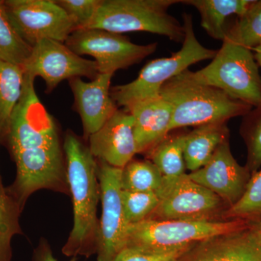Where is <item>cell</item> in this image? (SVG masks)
Listing matches in <instances>:
<instances>
[{
  "instance_id": "obj_1",
  "label": "cell",
  "mask_w": 261,
  "mask_h": 261,
  "mask_svg": "<svg viewBox=\"0 0 261 261\" xmlns=\"http://www.w3.org/2000/svg\"><path fill=\"white\" fill-rule=\"evenodd\" d=\"M34 80L24 74L21 97L3 137L16 165L15 181L7 188L23 209L39 190L70 194L58 126L39 100Z\"/></svg>"
},
{
  "instance_id": "obj_2",
  "label": "cell",
  "mask_w": 261,
  "mask_h": 261,
  "mask_svg": "<svg viewBox=\"0 0 261 261\" xmlns=\"http://www.w3.org/2000/svg\"><path fill=\"white\" fill-rule=\"evenodd\" d=\"M63 147L73 202V226L62 252L67 257H89L97 250V210L100 200L97 161L88 146L73 132H67Z\"/></svg>"
},
{
  "instance_id": "obj_3",
  "label": "cell",
  "mask_w": 261,
  "mask_h": 261,
  "mask_svg": "<svg viewBox=\"0 0 261 261\" xmlns=\"http://www.w3.org/2000/svg\"><path fill=\"white\" fill-rule=\"evenodd\" d=\"M159 94L172 108L170 132L226 122L252 109L250 105L232 99L221 89L200 82L189 69L168 81Z\"/></svg>"
},
{
  "instance_id": "obj_4",
  "label": "cell",
  "mask_w": 261,
  "mask_h": 261,
  "mask_svg": "<svg viewBox=\"0 0 261 261\" xmlns=\"http://www.w3.org/2000/svg\"><path fill=\"white\" fill-rule=\"evenodd\" d=\"M183 27L185 39L180 50L168 58L152 60L142 68L136 80L111 89V97L117 106L128 111L136 105L159 95L168 81L190 65L214 58L217 50L204 47L196 37L192 15L184 13Z\"/></svg>"
},
{
  "instance_id": "obj_5",
  "label": "cell",
  "mask_w": 261,
  "mask_h": 261,
  "mask_svg": "<svg viewBox=\"0 0 261 261\" xmlns=\"http://www.w3.org/2000/svg\"><path fill=\"white\" fill-rule=\"evenodd\" d=\"M181 0H101L95 16L87 29L121 34L145 32L183 42V24L168 13Z\"/></svg>"
},
{
  "instance_id": "obj_6",
  "label": "cell",
  "mask_w": 261,
  "mask_h": 261,
  "mask_svg": "<svg viewBox=\"0 0 261 261\" xmlns=\"http://www.w3.org/2000/svg\"><path fill=\"white\" fill-rule=\"evenodd\" d=\"M241 219L216 221H186L148 219L129 225L124 247L147 251H171L225 233L251 226Z\"/></svg>"
},
{
  "instance_id": "obj_7",
  "label": "cell",
  "mask_w": 261,
  "mask_h": 261,
  "mask_svg": "<svg viewBox=\"0 0 261 261\" xmlns=\"http://www.w3.org/2000/svg\"><path fill=\"white\" fill-rule=\"evenodd\" d=\"M212 61L193 72L202 83L221 89L230 97L261 107V78L251 49L237 42L228 33Z\"/></svg>"
},
{
  "instance_id": "obj_8",
  "label": "cell",
  "mask_w": 261,
  "mask_h": 261,
  "mask_svg": "<svg viewBox=\"0 0 261 261\" xmlns=\"http://www.w3.org/2000/svg\"><path fill=\"white\" fill-rule=\"evenodd\" d=\"M159 205L149 219L186 221H224L228 207L205 187L192 181L188 173L163 178L155 192Z\"/></svg>"
},
{
  "instance_id": "obj_9",
  "label": "cell",
  "mask_w": 261,
  "mask_h": 261,
  "mask_svg": "<svg viewBox=\"0 0 261 261\" xmlns=\"http://www.w3.org/2000/svg\"><path fill=\"white\" fill-rule=\"evenodd\" d=\"M65 44L79 56L93 57L99 73L111 74L140 63L158 47L157 42L141 45L121 34L97 29H77Z\"/></svg>"
},
{
  "instance_id": "obj_10",
  "label": "cell",
  "mask_w": 261,
  "mask_h": 261,
  "mask_svg": "<svg viewBox=\"0 0 261 261\" xmlns=\"http://www.w3.org/2000/svg\"><path fill=\"white\" fill-rule=\"evenodd\" d=\"M4 5L15 30L31 47L42 39L65 43L78 29L53 0H6Z\"/></svg>"
},
{
  "instance_id": "obj_11",
  "label": "cell",
  "mask_w": 261,
  "mask_h": 261,
  "mask_svg": "<svg viewBox=\"0 0 261 261\" xmlns=\"http://www.w3.org/2000/svg\"><path fill=\"white\" fill-rule=\"evenodd\" d=\"M97 161L102 215L99 220L97 261H114L124 248L128 225L122 205V168Z\"/></svg>"
},
{
  "instance_id": "obj_12",
  "label": "cell",
  "mask_w": 261,
  "mask_h": 261,
  "mask_svg": "<svg viewBox=\"0 0 261 261\" xmlns=\"http://www.w3.org/2000/svg\"><path fill=\"white\" fill-rule=\"evenodd\" d=\"M24 74L35 80L39 76L51 92L64 80L87 77L93 80L99 74L97 63L75 54L65 43L42 39L32 47V53L22 66Z\"/></svg>"
},
{
  "instance_id": "obj_13",
  "label": "cell",
  "mask_w": 261,
  "mask_h": 261,
  "mask_svg": "<svg viewBox=\"0 0 261 261\" xmlns=\"http://www.w3.org/2000/svg\"><path fill=\"white\" fill-rule=\"evenodd\" d=\"M188 175L192 181L219 196L228 208L241 198L251 177L248 168L239 164L233 157L228 140L219 146L207 164Z\"/></svg>"
},
{
  "instance_id": "obj_14",
  "label": "cell",
  "mask_w": 261,
  "mask_h": 261,
  "mask_svg": "<svg viewBox=\"0 0 261 261\" xmlns=\"http://www.w3.org/2000/svg\"><path fill=\"white\" fill-rule=\"evenodd\" d=\"M88 140L96 159L113 167L124 168L137 154L133 116L126 110H118Z\"/></svg>"
},
{
  "instance_id": "obj_15",
  "label": "cell",
  "mask_w": 261,
  "mask_h": 261,
  "mask_svg": "<svg viewBox=\"0 0 261 261\" xmlns=\"http://www.w3.org/2000/svg\"><path fill=\"white\" fill-rule=\"evenodd\" d=\"M113 75L99 73L90 82H84L81 78L69 80L75 110L82 119L86 140L97 132L118 111L111 96Z\"/></svg>"
},
{
  "instance_id": "obj_16",
  "label": "cell",
  "mask_w": 261,
  "mask_h": 261,
  "mask_svg": "<svg viewBox=\"0 0 261 261\" xmlns=\"http://www.w3.org/2000/svg\"><path fill=\"white\" fill-rule=\"evenodd\" d=\"M253 223L248 228L195 244L178 261H261V244Z\"/></svg>"
},
{
  "instance_id": "obj_17",
  "label": "cell",
  "mask_w": 261,
  "mask_h": 261,
  "mask_svg": "<svg viewBox=\"0 0 261 261\" xmlns=\"http://www.w3.org/2000/svg\"><path fill=\"white\" fill-rule=\"evenodd\" d=\"M128 112L134 118L137 153H147L170 133L172 108L160 94L136 105Z\"/></svg>"
},
{
  "instance_id": "obj_18",
  "label": "cell",
  "mask_w": 261,
  "mask_h": 261,
  "mask_svg": "<svg viewBox=\"0 0 261 261\" xmlns=\"http://www.w3.org/2000/svg\"><path fill=\"white\" fill-rule=\"evenodd\" d=\"M228 140L226 122L197 126L184 135V157L187 170L197 171L208 163L220 145Z\"/></svg>"
},
{
  "instance_id": "obj_19",
  "label": "cell",
  "mask_w": 261,
  "mask_h": 261,
  "mask_svg": "<svg viewBox=\"0 0 261 261\" xmlns=\"http://www.w3.org/2000/svg\"><path fill=\"white\" fill-rule=\"evenodd\" d=\"M252 0H181L199 12L201 25L211 37L223 41L226 37V20L233 15L243 14Z\"/></svg>"
},
{
  "instance_id": "obj_20",
  "label": "cell",
  "mask_w": 261,
  "mask_h": 261,
  "mask_svg": "<svg viewBox=\"0 0 261 261\" xmlns=\"http://www.w3.org/2000/svg\"><path fill=\"white\" fill-rule=\"evenodd\" d=\"M23 68L0 60V140L23 92Z\"/></svg>"
},
{
  "instance_id": "obj_21",
  "label": "cell",
  "mask_w": 261,
  "mask_h": 261,
  "mask_svg": "<svg viewBox=\"0 0 261 261\" xmlns=\"http://www.w3.org/2000/svg\"><path fill=\"white\" fill-rule=\"evenodd\" d=\"M184 135H168L147 152L149 161L159 168L163 178H176L187 173Z\"/></svg>"
},
{
  "instance_id": "obj_22",
  "label": "cell",
  "mask_w": 261,
  "mask_h": 261,
  "mask_svg": "<svg viewBox=\"0 0 261 261\" xmlns=\"http://www.w3.org/2000/svg\"><path fill=\"white\" fill-rule=\"evenodd\" d=\"M22 211L3 185L0 174V261H12V239L23 233L19 224Z\"/></svg>"
},
{
  "instance_id": "obj_23",
  "label": "cell",
  "mask_w": 261,
  "mask_h": 261,
  "mask_svg": "<svg viewBox=\"0 0 261 261\" xmlns=\"http://www.w3.org/2000/svg\"><path fill=\"white\" fill-rule=\"evenodd\" d=\"M163 176L149 160H132L122 168V190L128 192H156L161 187Z\"/></svg>"
},
{
  "instance_id": "obj_24",
  "label": "cell",
  "mask_w": 261,
  "mask_h": 261,
  "mask_svg": "<svg viewBox=\"0 0 261 261\" xmlns=\"http://www.w3.org/2000/svg\"><path fill=\"white\" fill-rule=\"evenodd\" d=\"M32 49L15 30L7 14L4 1L0 0V60L22 67Z\"/></svg>"
},
{
  "instance_id": "obj_25",
  "label": "cell",
  "mask_w": 261,
  "mask_h": 261,
  "mask_svg": "<svg viewBox=\"0 0 261 261\" xmlns=\"http://www.w3.org/2000/svg\"><path fill=\"white\" fill-rule=\"evenodd\" d=\"M261 217V170L251 177L240 200L225 212L224 219H241L257 222Z\"/></svg>"
},
{
  "instance_id": "obj_26",
  "label": "cell",
  "mask_w": 261,
  "mask_h": 261,
  "mask_svg": "<svg viewBox=\"0 0 261 261\" xmlns=\"http://www.w3.org/2000/svg\"><path fill=\"white\" fill-rule=\"evenodd\" d=\"M227 32L244 47L252 49L261 43V0L252 1Z\"/></svg>"
},
{
  "instance_id": "obj_27",
  "label": "cell",
  "mask_w": 261,
  "mask_h": 261,
  "mask_svg": "<svg viewBox=\"0 0 261 261\" xmlns=\"http://www.w3.org/2000/svg\"><path fill=\"white\" fill-rule=\"evenodd\" d=\"M123 214L128 226L138 224L150 218L159 205L153 192H128L122 190Z\"/></svg>"
},
{
  "instance_id": "obj_28",
  "label": "cell",
  "mask_w": 261,
  "mask_h": 261,
  "mask_svg": "<svg viewBox=\"0 0 261 261\" xmlns=\"http://www.w3.org/2000/svg\"><path fill=\"white\" fill-rule=\"evenodd\" d=\"M56 2L74 22L78 29L88 28L101 3V0H56Z\"/></svg>"
},
{
  "instance_id": "obj_29",
  "label": "cell",
  "mask_w": 261,
  "mask_h": 261,
  "mask_svg": "<svg viewBox=\"0 0 261 261\" xmlns=\"http://www.w3.org/2000/svg\"><path fill=\"white\" fill-rule=\"evenodd\" d=\"M194 245L163 252L147 251L124 247L114 261H178Z\"/></svg>"
},
{
  "instance_id": "obj_30",
  "label": "cell",
  "mask_w": 261,
  "mask_h": 261,
  "mask_svg": "<svg viewBox=\"0 0 261 261\" xmlns=\"http://www.w3.org/2000/svg\"><path fill=\"white\" fill-rule=\"evenodd\" d=\"M252 119L247 134L248 150L247 167L251 174L261 167V107L257 108Z\"/></svg>"
},
{
  "instance_id": "obj_31",
  "label": "cell",
  "mask_w": 261,
  "mask_h": 261,
  "mask_svg": "<svg viewBox=\"0 0 261 261\" xmlns=\"http://www.w3.org/2000/svg\"><path fill=\"white\" fill-rule=\"evenodd\" d=\"M34 261H58L53 256L51 247L48 244L47 240L42 239L39 242V245L34 254ZM70 261H77L75 257H73Z\"/></svg>"
},
{
  "instance_id": "obj_32",
  "label": "cell",
  "mask_w": 261,
  "mask_h": 261,
  "mask_svg": "<svg viewBox=\"0 0 261 261\" xmlns=\"http://www.w3.org/2000/svg\"><path fill=\"white\" fill-rule=\"evenodd\" d=\"M252 51H254V58H255L257 64L261 67V43L256 47L254 48Z\"/></svg>"
},
{
  "instance_id": "obj_33",
  "label": "cell",
  "mask_w": 261,
  "mask_h": 261,
  "mask_svg": "<svg viewBox=\"0 0 261 261\" xmlns=\"http://www.w3.org/2000/svg\"><path fill=\"white\" fill-rule=\"evenodd\" d=\"M253 229L256 233L257 239L261 244V220L260 221L253 223Z\"/></svg>"
}]
</instances>
